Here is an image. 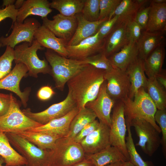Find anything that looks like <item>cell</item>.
Segmentation results:
<instances>
[{
    "label": "cell",
    "mask_w": 166,
    "mask_h": 166,
    "mask_svg": "<svg viewBox=\"0 0 166 166\" xmlns=\"http://www.w3.org/2000/svg\"><path fill=\"white\" fill-rule=\"evenodd\" d=\"M158 83L165 89H166V70L162 69L161 72L155 77Z\"/></svg>",
    "instance_id": "c3c4849f"
},
{
    "label": "cell",
    "mask_w": 166,
    "mask_h": 166,
    "mask_svg": "<svg viewBox=\"0 0 166 166\" xmlns=\"http://www.w3.org/2000/svg\"><path fill=\"white\" fill-rule=\"evenodd\" d=\"M79 110L76 106L64 116L52 120L45 124L29 130L48 132L56 134L61 137L66 136L68 133L71 122Z\"/></svg>",
    "instance_id": "cb8c5ba5"
},
{
    "label": "cell",
    "mask_w": 166,
    "mask_h": 166,
    "mask_svg": "<svg viewBox=\"0 0 166 166\" xmlns=\"http://www.w3.org/2000/svg\"><path fill=\"white\" fill-rule=\"evenodd\" d=\"M15 0H3L2 4V6H8L14 5L15 2Z\"/></svg>",
    "instance_id": "816d5d0a"
},
{
    "label": "cell",
    "mask_w": 166,
    "mask_h": 166,
    "mask_svg": "<svg viewBox=\"0 0 166 166\" xmlns=\"http://www.w3.org/2000/svg\"><path fill=\"white\" fill-rule=\"evenodd\" d=\"M14 58V49L6 46V50L0 57V80L11 72L12 62Z\"/></svg>",
    "instance_id": "74e56055"
},
{
    "label": "cell",
    "mask_w": 166,
    "mask_h": 166,
    "mask_svg": "<svg viewBox=\"0 0 166 166\" xmlns=\"http://www.w3.org/2000/svg\"><path fill=\"white\" fill-rule=\"evenodd\" d=\"M117 19L118 17L114 16L101 24L98 30L100 38L105 39L110 34L115 25Z\"/></svg>",
    "instance_id": "b9f144b4"
},
{
    "label": "cell",
    "mask_w": 166,
    "mask_h": 166,
    "mask_svg": "<svg viewBox=\"0 0 166 166\" xmlns=\"http://www.w3.org/2000/svg\"><path fill=\"white\" fill-rule=\"evenodd\" d=\"M143 6L137 0H121L113 14V17H118L116 24L134 20L137 12Z\"/></svg>",
    "instance_id": "1f68e13d"
},
{
    "label": "cell",
    "mask_w": 166,
    "mask_h": 166,
    "mask_svg": "<svg viewBox=\"0 0 166 166\" xmlns=\"http://www.w3.org/2000/svg\"><path fill=\"white\" fill-rule=\"evenodd\" d=\"M126 30L129 42L136 43L143 31L141 27L133 20L126 22Z\"/></svg>",
    "instance_id": "60d3db41"
},
{
    "label": "cell",
    "mask_w": 166,
    "mask_h": 166,
    "mask_svg": "<svg viewBox=\"0 0 166 166\" xmlns=\"http://www.w3.org/2000/svg\"><path fill=\"white\" fill-rule=\"evenodd\" d=\"M100 122L95 120L84 127L73 140L75 142L80 143L86 137L96 129L99 126Z\"/></svg>",
    "instance_id": "7bdbcfd3"
},
{
    "label": "cell",
    "mask_w": 166,
    "mask_h": 166,
    "mask_svg": "<svg viewBox=\"0 0 166 166\" xmlns=\"http://www.w3.org/2000/svg\"><path fill=\"white\" fill-rule=\"evenodd\" d=\"M166 30V3L150 2L148 19L145 31L162 32Z\"/></svg>",
    "instance_id": "4316f807"
},
{
    "label": "cell",
    "mask_w": 166,
    "mask_h": 166,
    "mask_svg": "<svg viewBox=\"0 0 166 166\" xmlns=\"http://www.w3.org/2000/svg\"><path fill=\"white\" fill-rule=\"evenodd\" d=\"M154 120L159 125L162 137L161 144L164 154L166 155V110L157 109L154 116Z\"/></svg>",
    "instance_id": "ab89813d"
},
{
    "label": "cell",
    "mask_w": 166,
    "mask_h": 166,
    "mask_svg": "<svg viewBox=\"0 0 166 166\" xmlns=\"http://www.w3.org/2000/svg\"><path fill=\"white\" fill-rule=\"evenodd\" d=\"M2 47V44H1V43H0V48Z\"/></svg>",
    "instance_id": "6f0895ef"
},
{
    "label": "cell",
    "mask_w": 166,
    "mask_h": 166,
    "mask_svg": "<svg viewBox=\"0 0 166 166\" xmlns=\"http://www.w3.org/2000/svg\"><path fill=\"white\" fill-rule=\"evenodd\" d=\"M51 20L47 17L42 18V25L57 37L68 42L73 35L77 26L76 15L67 17L60 14L54 15Z\"/></svg>",
    "instance_id": "4fadbf2b"
},
{
    "label": "cell",
    "mask_w": 166,
    "mask_h": 166,
    "mask_svg": "<svg viewBox=\"0 0 166 166\" xmlns=\"http://www.w3.org/2000/svg\"><path fill=\"white\" fill-rule=\"evenodd\" d=\"M104 77L106 91L113 100L117 101L128 97L130 84L126 71L114 68L105 71Z\"/></svg>",
    "instance_id": "7c38bea8"
},
{
    "label": "cell",
    "mask_w": 166,
    "mask_h": 166,
    "mask_svg": "<svg viewBox=\"0 0 166 166\" xmlns=\"http://www.w3.org/2000/svg\"><path fill=\"white\" fill-rule=\"evenodd\" d=\"M24 0H17L14 4L15 8L18 10L20 9L23 5L25 2Z\"/></svg>",
    "instance_id": "f907efd6"
},
{
    "label": "cell",
    "mask_w": 166,
    "mask_h": 166,
    "mask_svg": "<svg viewBox=\"0 0 166 166\" xmlns=\"http://www.w3.org/2000/svg\"><path fill=\"white\" fill-rule=\"evenodd\" d=\"M5 163V161L4 159L0 156V166H3V164ZM24 166H26V165Z\"/></svg>",
    "instance_id": "9f6ffc18"
},
{
    "label": "cell",
    "mask_w": 166,
    "mask_h": 166,
    "mask_svg": "<svg viewBox=\"0 0 166 166\" xmlns=\"http://www.w3.org/2000/svg\"><path fill=\"white\" fill-rule=\"evenodd\" d=\"M44 49L35 39L31 45L26 42L17 45L14 49V62L24 64L28 70V75L35 78L39 73L50 74L51 67L47 61L40 59L37 54L38 50Z\"/></svg>",
    "instance_id": "277c9868"
},
{
    "label": "cell",
    "mask_w": 166,
    "mask_h": 166,
    "mask_svg": "<svg viewBox=\"0 0 166 166\" xmlns=\"http://www.w3.org/2000/svg\"><path fill=\"white\" fill-rule=\"evenodd\" d=\"M121 101L124 104L126 123H129L135 118L143 119L150 123L161 133L160 128L154 118L157 109L144 89H140L133 99L127 97Z\"/></svg>",
    "instance_id": "3957f363"
},
{
    "label": "cell",
    "mask_w": 166,
    "mask_h": 166,
    "mask_svg": "<svg viewBox=\"0 0 166 166\" xmlns=\"http://www.w3.org/2000/svg\"><path fill=\"white\" fill-rule=\"evenodd\" d=\"M50 2L47 0H25L22 6L18 10L16 22L22 23L30 15L47 17L52 12Z\"/></svg>",
    "instance_id": "7402d4cb"
},
{
    "label": "cell",
    "mask_w": 166,
    "mask_h": 166,
    "mask_svg": "<svg viewBox=\"0 0 166 166\" xmlns=\"http://www.w3.org/2000/svg\"><path fill=\"white\" fill-rule=\"evenodd\" d=\"M77 26L75 32L67 45H77L82 40L95 34L101 24L108 18L99 20L96 22H90L85 20L81 13L76 15Z\"/></svg>",
    "instance_id": "603a6c76"
},
{
    "label": "cell",
    "mask_w": 166,
    "mask_h": 166,
    "mask_svg": "<svg viewBox=\"0 0 166 166\" xmlns=\"http://www.w3.org/2000/svg\"><path fill=\"white\" fill-rule=\"evenodd\" d=\"M126 22L116 24L105 38L104 51L108 57L119 51L129 42L126 30Z\"/></svg>",
    "instance_id": "d6986e66"
},
{
    "label": "cell",
    "mask_w": 166,
    "mask_h": 166,
    "mask_svg": "<svg viewBox=\"0 0 166 166\" xmlns=\"http://www.w3.org/2000/svg\"><path fill=\"white\" fill-rule=\"evenodd\" d=\"M28 72L27 68L24 64H16L10 73L0 80V89H6L14 93L19 97L25 107L27 106L31 89L28 88L22 91L19 85L21 79L26 76Z\"/></svg>",
    "instance_id": "5bb4252c"
},
{
    "label": "cell",
    "mask_w": 166,
    "mask_h": 166,
    "mask_svg": "<svg viewBox=\"0 0 166 166\" xmlns=\"http://www.w3.org/2000/svg\"><path fill=\"white\" fill-rule=\"evenodd\" d=\"M9 109L4 115L0 117V132L16 133L29 130L42 125L26 116L20 109V105L10 93Z\"/></svg>",
    "instance_id": "8992f818"
},
{
    "label": "cell",
    "mask_w": 166,
    "mask_h": 166,
    "mask_svg": "<svg viewBox=\"0 0 166 166\" xmlns=\"http://www.w3.org/2000/svg\"><path fill=\"white\" fill-rule=\"evenodd\" d=\"M146 89L148 96L157 109L166 108V89L157 81L155 77L148 78Z\"/></svg>",
    "instance_id": "d6a6232c"
},
{
    "label": "cell",
    "mask_w": 166,
    "mask_h": 166,
    "mask_svg": "<svg viewBox=\"0 0 166 166\" xmlns=\"http://www.w3.org/2000/svg\"><path fill=\"white\" fill-rule=\"evenodd\" d=\"M165 42L156 48L144 60L145 73L148 78L155 77L162 71L165 57Z\"/></svg>",
    "instance_id": "83f0119b"
},
{
    "label": "cell",
    "mask_w": 166,
    "mask_h": 166,
    "mask_svg": "<svg viewBox=\"0 0 166 166\" xmlns=\"http://www.w3.org/2000/svg\"><path fill=\"white\" fill-rule=\"evenodd\" d=\"M136 43L129 42L119 51L108 58L114 68L126 71L128 67L138 57Z\"/></svg>",
    "instance_id": "d4e9b609"
},
{
    "label": "cell",
    "mask_w": 166,
    "mask_h": 166,
    "mask_svg": "<svg viewBox=\"0 0 166 166\" xmlns=\"http://www.w3.org/2000/svg\"><path fill=\"white\" fill-rule=\"evenodd\" d=\"M18 11L14 5L0 8V22L6 18H10L12 20L13 24L16 21Z\"/></svg>",
    "instance_id": "f6af8a7d"
},
{
    "label": "cell",
    "mask_w": 166,
    "mask_h": 166,
    "mask_svg": "<svg viewBox=\"0 0 166 166\" xmlns=\"http://www.w3.org/2000/svg\"><path fill=\"white\" fill-rule=\"evenodd\" d=\"M124 162H118L110 164L105 166H123Z\"/></svg>",
    "instance_id": "f5cc1de1"
},
{
    "label": "cell",
    "mask_w": 166,
    "mask_h": 166,
    "mask_svg": "<svg viewBox=\"0 0 166 166\" xmlns=\"http://www.w3.org/2000/svg\"><path fill=\"white\" fill-rule=\"evenodd\" d=\"M5 133L11 145L26 160V166H47L49 150L40 149L15 133Z\"/></svg>",
    "instance_id": "52a82bcc"
},
{
    "label": "cell",
    "mask_w": 166,
    "mask_h": 166,
    "mask_svg": "<svg viewBox=\"0 0 166 166\" xmlns=\"http://www.w3.org/2000/svg\"><path fill=\"white\" fill-rule=\"evenodd\" d=\"M97 128L79 143L85 155L100 152L111 146L109 127L100 122Z\"/></svg>",
    "instance_id": "e0dca14e"
},
{
    "label": "cell",
    "mask_w": 166,
    "mask_h": 166,
    "mask_svg": "<svg viewBox=\"0 0 166 166\" xmlns=\"http://www.w3.org/2000/svg\"><path fill=\"white\" fill-rule=\"evenodd\" d=\"M55 93L51 87L46 85L41 87L38 91L37 95L40 100L46 101L51 98Z\"/></svg>",
    "instance_id": "7dc6e473"
},
{
    "label": "cell",
    "mask_w": 166,
    "mask_h": 166,
    "mask_svg": "<svg viewBox=\"0 0 166 166\" xmlns=\"http://www.w3.org/2000/svg\"><path fill=\"white\" fill-rule=\"evenodd\" d=\"M123 166H134L129 161H126L123 162Z\"/></svg>",
    "instance_id": "11a10c76"
},
{
    "label": "cell",
    "mask_w": 166,
    "mask_h": 166,
    "mask_svg": "<svg viewBox=\"0 0 166 166\" xmlns=\"http://www.w3.org/2000/svg\"><path fill=\"white\" fill-rule=\"evenodd\" d=\"M105 39H101L97 31L92 36L88 38L76 45H67V58L83 60L104 50Z\"/></svg>",
    "instance_id": "9a60e30c"
},
{
    "label": "cell",
    "mask_w": 166,
    "mask_h": 166,
    "mask_svg": "<svg viewBox=\"0 0 166 166\" xmlns=\"http://www.w3.org/2000/svg\"><path fill=\"white\" fill-rule=\"evenodd\" d=\"M88 64L99 69L109 71L114 68L104 51L83 60Z\"/></svg>",
    "instance_id": "d590c367"
},
{
    "label": "cell",
    "mask_w": 166,
    "mask_h": 166,
    "mask_svg": "<svg viewBox=\"0 0 166 166\" xmlns=\"http://www.w3.org/2000/svg\"><path fill=\"white\" fill-rule=\"evenodd\" d=\"M72 166H95V165L91 161L85 157L84 160Z\"/></svg>",
    "instance_id": "681fc988"
},
{
    "label": "cell",
    "mask_w": 166,
    "mask_h": 166,
    "mask_svg": "<svg viewBox=\"0 0 166 166\" xmlns=\"http://www.w3.org/2000/svg\"><path fill=\"white\" fill-rule=\"evenodd\" d=\"M126 72L130 84L128 98L133 99L140 89H146L148 78L145 74L144 61L138 57L128 67Z\"/></svg>",
    "instance_id": "ffe728a7"
},
{
    "label": "cell",
    "mask_w": 166,
    "mask_h": 166,
    "mask_svg": "<svg viewBox=\"0 0 166 166\" xmlns=\"http://www.w3.org/2000/svg\"><path fill=\"white\" fill-rule=\"evenodd\" d=\"M41 26L39 22L33 18H27L22 23L16 22L12 25L11 34L6 37H0V43L2 47L9 46L13 49L22 42H27L31 45L35 39L36 31Z\"/></svg>",
    "instance_id": "30bf717a"
},
{
    "label": "cell",
    "mask_w": 166,
    "mask_h": 166,
    "mask_svg": "<svg viewBox=\"0 0 166 166\" xmlns=\"http://www.w3.org/2000/svg\"><path fill=\"white\" fill-rule=\"evenodd\" d=\"M128 136L125 137L126 145L129 157V161L134 166H155L150 161H144L136 148L131 130L130 125L127 123Z\"/></svg>",
    "instance_id": "e575fe53"
},
{
    "label": "cell",
    "mask_w": 166,
    "mask_h": 166,
    "mask_svg": "<svg viewBox=\"0 0 166 166\" xmlns=\"http://www.w3.org/2000/svg\"><path fill=\"white\" fill-rule=\"evenodd\" d=\"M165 32L143 31L136 43L138 52V57L143 60L158 46L165 42Z\"/></svg>",
    "instance_id": "44dd1931"
},
{
    "label": "cell",
    "mask_w": 166,
    "mask_h": 166,
    "mask_svg": "<svg viewBox=\"0 0 166 166\" xmlns=\"http://www.w3.org/2000/svg\"><path fill=\"white\" fill-rule=\"evenodd\" d=\"M128 123L134 127L139 138L136 145L140 146L146 155L152 156L161 144L160 133L150 123L143 119L135 118Z\"/></svg>",
    "instance_id": "9c48e42d"
},
{
    "label": "cell",
    "mask_w": 166,
    "mask_h": 166,
    "mask_svg": "<svg viewBox=\"0 0 166 166\" xmlns=\"http://www.w3.org/2000/svg\"><path fill=\"white\" fill-rule=\"evenodd\" d=\"M106 87L105 80L101 85L96 98L87 103L85 107L94 112L100 122L109 127L111 122V113L116 101L108 95Z\"/></svg>",
    "instance_id": "2e32d148"
},
{
    "label": "cell",
    "mask_w": 166,
    "mask_h": 166,
    "mask_svg": "<svg viewBox=\"0 0 166 166\" xmlns=\"http://www.w3.org/2000/svg\"><path fill=\"white\" fill-rule=\"evenodd\" d=\"M11 102L10 94L0 93V117L8 111Z\"/></svg>",
    "instance_id": "bcb514c9"
},
{
    "label": "cell",
    "mask_w": 166,
    "mask_h": 166,
    "mask_svg": "<svg viewBox=\"0 0 166 166\" xmlns=\"http://www.w3.org/2000/svg\"><path fill=\"white\" fill-rule=\"evenodd\" d=\"M85 158L95 166H105L118 162L128 161L118 148L112 146L98 152L85 155Z\"/></svg>",
    "instance_id": "f1b7e54d"
},
{
    "label": "cell",
    "mask_w": 166,
    "mask_h": 166,
    "mask_svg": "<svg viewBox=\"0 0 166 166\" xmlns=\"http://www.w3.org/2000/svg\"><path fill=\"white\" fill-rule=\"evenodd\" d=\"M149 1L150 2L156 4H161L166 3V0H152Z\"/></svg>",
    "instance_id": "db71d44e"
},
{
    "label": "cell",
    "mask_w": 166,
    "mask_h": 166,
    "mask_svg": "<svg viewBox=\"0 0 166 166\" xmlns=\"http://www.w3.org/2000/svg\"><path fill=\"white\" fill-rule=\"evenodd\" d=\"M46 60L51 68L50 74L55 87L63 91L66 83L88 64L84 60H78L61 56L53 51L47 49L45 53Z\"/></svg>",
    "instance_id": "7a4b0ae2"
},
{
    "label": "cell",
    "mask_w": 166,
    "mask_h": 166,
    "mask_svg": "<svg viewBox=\"0 0 166 166\" xmlns=\"http://www.w3.org/2000/svg\"><path fill=\"white\" fill-rule=\"evenodd\" d=\"M14 133L24 138L42 149H52L57 140L61 137L54 133L45 131L26 130Z\"/></svg>",
    "instance_id": "484cf974"
},
{
    "label": "cell",
    "mask_w": 166,
    "mask_h": 166,
    "mask_svg": "<svg viewBox=\"0 0 166 166\" xmlns=\"http://www.w3.org/2000/svg\"><path fill=\"white\" fill-rule=\"evenodd\" d=\"M96 118L95 113L89 108L85 107L79 110L72 120L68 133L65 137L72 140L84 127L95 120Z\"/></svg>",
    "instance_id": "4dcf8cb0"
},
{
    "label": "cell",
    "mask_w": 166,
    "mask_h": 166,
    "mask_svg": "<svg viewBox=\"0 0 166 166\" xmlns=\"http://www.w3.org/2000/svg\"><path fill=\"white\" fill-rule=\"evenodd\" d=\"M111 116L109 126V138L111 145L118 148L129 161L126 145L125 136L127 130L125 119L124 106L121 101L116 102Z\"/></svg>",
    "instance_id": "ba28073f"
},
{
    "label": "cell",
    "mask_w": 166,
    "mask_h": 166,
    "mask_svg": "<svg viewBox=\"0 0 166 166\" xmlns=\"http://www.w3.org/2000/svg\"><path fill=\"white\" fill-rule=\"evenodd\" d=\"M85 0H53L51 8L54 9L64 16L71 17L81 13Z\"/></svg>",
    "instance_id": "836d02e7"
},
{
    "label": "cell",
    "mask_w": 166,
    "mask_h": 166,
    "mask_svg": "<svg viewBox=\"0 0 166 166\" xmlns=\"http://www.w3.org/2000/svg\"><path fill=\"white\" fill-rule=\"evenodd\" d=\"M0 156L4 159L5 166H24L26 159L11 146L6 134L0 132Z\"/></svg>",
    "instance_id": "f546056e"
},
{
    "label": "cell",
    "mask_w": 166,
    "mask_h": 166,
    "mask_svg": "<svg viewBox=\"0 0 166 166\" xmlns=\"http://www.w3.org/2000/svg\"><path fill=\"white\" fill-rule=\"evenodd\" d=\"M121 0H100L99 20L113 17L114 12Z\"/></svg>",
    "instance_id": "f35d334b"
},
{
    "label": "cell",
    "mask_w": 166,
    "mask_h": 166,
    "mask_svg": "<svg viewBox=\"0 0 166 166\" xmlns=\"http://www.w3.org/2000/svg\"><path fill=\"white\" fill-rule=\"evenodd\" d=\"M105 72L88 64L67 82L69 90L79 110L96 98L105 81Z\"/></svg>",
    "instance_id": "6da1fadb"
},
{
    "label": "cell",
    "mask_w": 166,
    "mask_h": 166,
    "mask_svg": "<svg viewBox=\"0 0 166 166\" xmlns=\"http://www.w3.org/2000/svg\"><path fill=\"white\" fill-rule=\"evenodd\" d=\"M34 38L42 47L52 50L61 56L68 57V53L66 41L57 37L43 25H41L37 30Z\"/></svg>",
    "instance_id": "ac0fdd59"
},
{
    "label": "cell",
    "mask_w": 166,
    "mask_h": 166,
    "mask_svg": "<svg viewBox=\"0 0 166 166\" xmlns=\"http://www.w3.org/2000/svg\"><path fill=\"white\" fill-rule=\"evenodd\" d=\"M100 0H85L81 13L86 20L96 22L99 20Z\"/></svg>",
    "instance_id": "8d00e7d4"
},
{
    "label": "cell",
    "mask_w": 166,
    "mask_h": 166,
    "mask_svg": "<svg viewBox=\"0 0 166 166\" xmlns=\"http://www.w3.org/2000/svg\"><path fill=\"white\" fill-rule=\"evenodd\" d=\"M143 6L137 12L134 20L141 27L143 31H144L148 22L150 5L145 7Z\"/></svg>",
    "instance_id": "ee69618b"
},
{
    "label": "cell",
    "mask_w": 166,
    "mask_h": 166,
    "mask_svg": "<svg viewBox=\"0 0 166 166\" xmlns=\"http://www.w3.org/2000/svg\"><path fill=\"white\" fill-rule=\"evenodd\" d=\"M71 92L69 90L67 95L63 101L53 104L41 112L34 113L30 108L22 110L27 117L38 123L43 125L53 119L65 115L76 107Z\"/></svg>",
    "instance_id": "8fae6325"
},
{
    "label": "cell",
    "mask_w": 166,
    "mask_h": 166,
    "mask_svg": "<svg viewBox=\"0 0 166 166\" xmlns=\"http://www.w3.org/2000/svg\"><path fill=\"white\" fill-rule=\"evenodd\" d=\"M85 157L79 143L63 137L58 139L54 148L49 150L47 166H72Z\"/></svg>",
    "instance_id": "5b68a950"
}]
</instances>
